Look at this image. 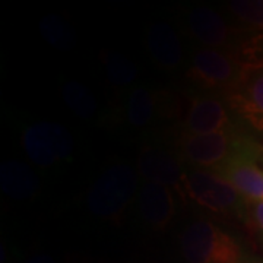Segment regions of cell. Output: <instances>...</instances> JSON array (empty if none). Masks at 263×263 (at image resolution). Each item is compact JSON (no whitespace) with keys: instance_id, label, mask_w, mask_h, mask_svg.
Listing matches in <instances>:
<instances>
[{"instance_id":"cell-1","label":"cell","mask_w":263,"mask_h":263,"mask_svg":"<svg viewBox=\"0 0 263 263\" xmlns=\"http://www.w3.org/2000/svg\"><path fill=\"white\" fill-rule=\"evenodd\" d=\"M181 253L189 263H243L238 241L211 221H195L180 238Z\"/></svg>"},{"instance_id":"cell-2","label":"cell","mask_w":263,"mask_h":263,"mask_svg":"<svg viewBox=\"0 0 263 263\" xmlns=\"http://www.w3.org/2000/svg\"><path fill=\"white\" fill-rule=\"evenodd\" d=\"M138 179L127 165H113L105 170L88 190V208L100 218L122 215L135 196Z\"/></svg>"},{"instance_id":"cell-3","label":"cell","mask_w":263,"mask_h":263,"mask_svg":"<svg viewBox=\"0 0 263 263\" xmlns=\"http://www.w3.org/2000/svg\"><path fill=\"white\" fill-rule=\"evenodd\" d=\"M263 151L253 142L243 138L235 151L212 173L245 197L249 202L263 200V170L257 165V158Z\"/></svg>"},{"instance_id":"cell-4","label":"cell","mask_w":263,"mask_h":263,"mask_svg":"<svg viewBox=\"0 0 263 263\" xmlns=\"http://www.w3.org/2000/svg\"><path fill=\"white\" fill-rule=\"evenodd\" d=\"M184 193L212 212L245 216V197L212 171L193 170L186 173Z\"/></svg>"},{"instance_id":"cell-5","label":"cell","mask_w":263,"mask_h":263,"mask_svg":"<svg viewBox=\"0 0 263 263\" xmlns=\"http://www.w3.org/2000/svg\"><path fill=\"white\" fill-rule=\"evenodd\" d=\"M22 145L32 162L40 167H50L67 160L75 151L72 135L57 123H35L25 129Z\"/></svg>"},{"instance_id":"cell-6","label":"cell","mask_w":263,"mask_h":263,"mask_svg":"<svg viewBox=\"0 0 263 263\" xmlns=\"http://www.w3.org/2000/svg\"><path fill=\"white\" fill-rule=\"evenodd\" d=\"M243 136L233 129L209 135H183L179 141L181 158L196 170L214 171L233 154Z\"/></svg>"},{"instance_id":"cell-7","label":"cell","mask_w":263,"mask_h":263,"mask_svg":"<svg viewBox=\"0 0 263 263\" xmlns=\"http://www.w3.org/2000/svg\"><path fill=\"white\" fill-rule=\"evenodd\" d=\"M243 65L230 53L218 48H202L193 56L189 76L208 88L233 89L241 76Z\"/></svg>"},{"instance_id":"cell-8","label":"cell","mask_w":263,"mask_h":263,"mask_svg":"<svg viewBox=\"0 0 263 263\" xmlns=\"http://www.w3.org/2000/svg\"><path fill=\"white\" fill-rule=\"evenodd\" d=\"M227 103L254 129L263 130V66L243 65L238 82L227 92Z\"/></svg>"},{"instance_id":"cell-9","label":"cell","mask_w":263,"mask_h":263,"mask_svg":"<svg viewBox=\"0 0 263 263\" xmlns=\"http://www.w3.org/2000/svg\"><path fill=\"white\" fill-rule=\"evenodd\" d=\"M233 129L226 104L216 97L200 95L192 100L184 120V135H209Z\"/></svg>"},{"instance_id":"cell-10","label":"cell","mask_w":263,"mask_h":263,"mask_svg":"<svg viewBox=\"0 0 263 263\" xmlns=\"http://www.w3.org/2000/svg\"><path fill=\"white\" fill-rule=\"evenodd\" d=\"M138 168L146 181L184 193L186 173H183L179 161L168 152L151 146L143 148L138 158Z\"/></svg>"},{"instance_id":"cell-11","label":"cell","mask_w":263,"mask_h":263,"mask_svg":"<svg viewBox=\"0 0 263 263\" xmlns=\"http://www.w3.org/2000/svg\"><path fill=\"white\" fill-rule=\"evenodd\" d=\"M138 206L142 218L151 227L162 230L176 215V202L171 189L146 181L139 190Z\"/></svg>"},{"instance_id":"cell-12","label":"cell","mask_w":263,"mask_h":263,"mask_svg":"<svg viewBox=\"0 0 263 263\" xmlns=\"http://www.w3.org/2000/svg\"><path fill=\"white\" fill-rule=\"evenodd\" d=\"M189 29L197 41L209 48L227 47L233 35L224 18L209 8H197L187 18Z\"/></svg>"},{"instance_id":"cell-13","label":"cell","mask_w":263,"mask_h":263,"mask_svg":"<svg viewBox=\"0 0 263 263\" xmlns=\"http://www.w3.org/2000/svg\"><path fill=\"white\" fill-rule=\"evenodd\" d=\"M146 47L157 65L174 69L183 60V47L174 29L167 24H154L146 34Z\"/></svg>"},{"instance_id":"cell-14","label":"cell","mask_w":263,"mask_h":263,"mask_svg":"<svg viewBox=\"0 0 263 263\" xmlns=\"http://www.w3.org/2000/svg\"><path fill=\"white\" fill-rule=\"evenodd\" d=\"M2 190L13 199H27L38 187L35 176L18 161H6L0 167Z\"/></svg>"},{"instance_id":"cell-15","label":"cell","mask_w":263,"mask_h":263,"mask_svg":"<svg viewBox=\"0 0 263 263\" xmlns=\"http://www.w3.org/2000/svg\"><path fill=\"white\" fill-rule=\"evenodd\" d=\"M155 116V97L146 88H135L127 100V119L133 126H148Z\"/></svg>"},{"instance_id":"cell-16","label":"cell","mask_w":263,"mask_h":263,"mask_svg":"<svg viewBox=\"0 0 263 263\" xmlns=\"http://www.w3.org/2000/svg\"><path fill=\"white\" fill-rule=\"evenodd\" d=\"M40 31L48 44L59 50H70L75 47L76 35L65 19L59 16H47L41 21Z\"/></svg>"},{"instance_id":"cell-17","label":"cell","mask_w":263,"mask_h":263,"mask_svg":"<svg viewBox=\"0 0 263 263\" xmlns=\"http://www.w3.org/2000/svg\"><path fill=\"white\" fill-rule=\"evenodd\" d=\"M63 98L67 107L81 117H91L97 110V101L92 94L79 82H70L65 85Z\"/></svg>"},{"instance_id":"cell-18","label":"cell","mask_w":263,"mask_h":263,"mask_svg":"<svg viewBox=\"0 0 263 263\" xmlns=\"http://www.w3.org/2000/svg\"><path fill=\"white\" fill-rule=\"evenodd\" d=\"M228 9L241 22L263 29V0H235L228 3Z\"/></svg>"},{"instance_id":"cell-19","label":"cell","mask_w":263,"mask_h":263,"mask_svg":"<svg viewBox=\"0 0 263 263\" xmlns=\"http://www.w3.org/2000/svg\"><path fill=\"white\" fill-rule=\"evenodd\" d=\"M105 69L110 79L117 85H129L136 79V67L124 56L108 53L105 57Z\"/></svg>"},{"instance_id":"cell-20","label":"cell","mask_w":263,"mask_h":263,"mask_svg":"<svg viewBox=\"0 0 263 263\" xmlns=\"http://www.w3.org/2000/svg\"><path fill=\"white\" fill-rule=\"evenodd\" d=\"M253 218L257 226L263 230V200L253 203Z\"/></svg>"},{"instance_id":"cell-21","label":"cell","mask_w":263,"mask_h":263,"mask_svg":"<svg viewBox=\"0 0 263 263\" xmlns=\"http://www.w3.org/2000/svg\"><path fill=\"white\" fill-rule=\"evenodd\" d=\"M27 263H54V260L48 254H38V256L31 257Z\"/></svg>"},{"instance_id":"cell-22","label":"cell","mask_w":263,"mask_h":263,"mask_svg":"<svg viewBox=\"0 0 263 263\" xmlns=\"http://www.w3.org/2000/svg\"><path fill=\"white\" fill-rule=\"evenodd\" d=\"M262 161H263V154H262Z\"/></svg>"}]
</instances>
